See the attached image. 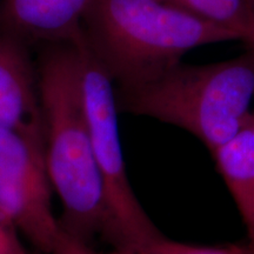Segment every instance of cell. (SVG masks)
Here are the masks:
<instances>
[{
  "instance_id": "cell-1",
  "label": "cell",
  "mask_w": 254,
  "mask_h": 254,
  "mask_svg": "<svg viewBox=\"0 0 254 254\" xmlns=\"http://www.w3.org/2000/svg\"><path fill=\"white\" fill-rule=\"evenodd\" d=\"M44 145L52 189L62 204L60 227L88 243L110 244L112 220L82 105L73 44H56L38 74Z\"/></svg>"
},
{
  "instance_id": "cell-2",
  "label": "cell",
  "mask_w": 254,
  "mask_h": 254,
  "mask_svg": "<svg viewBox=\"0 0 254 254\" xmlns=\"http://www.w3.org/2000/svg\"><path fill=\"white\" fill-rule=\"evenodd\" d=\"M82 34L117 87L151 80L196 47L241 40L158 0H92Z\"/></svg>"
},
{
  "instance_id": "cell-3",
  "label": "cell",
  "mask_w": 254,
  "mask_h": 254,
  "mask_svg": "<svg viewBox=\"0 0 254 254\" xmlns=\"http://www.w3.org/2000/svg\"><path fill=\"white\" fill-rule=\"evenodd\" d=\"M116 99L119 112L185 129L212 153L252 112L254 50L207 65L179 62L151 80L116 86Z\"/></svg>"
},
{
  "instance_id": "cell-4",
  "label": "cell",
  "mask_w": 254,
  "mask_h": 254,
  "mask_svg": "<svg viewBox=\"0 0 254 254\" xmlns=\"http://www.w3.org/2000/svg\"><path fill=\"white\" fill-rule=\"evenodd\" d=\"M74 45L82 105L112 220L110 245L127 249L164 237L134 194L124 160L114 81L84 38Z\"/></svg>"
},
{
  "instance_id": "cell-5",
  "label": "cell",
  "mask_w": 254,
  "mask_h": 254,
  "mask_svg": "<svg viewBox=\"0 0 254 254\" xmlns=\"http://www.w3.org/2000/svg\"><path fill=\"white\" fill-rule=\"evenodd\" d=\"M52 190L43 125L0 128V214L47 254L62 230L53 214Z\"/></svg>"
},
{
  "instance_id": "cell-6",
  "label": "cell",
  "mask_w": 254,
  "mask_h": 254,
  "mask_svg": "<svg viewBox=\"0 0 254 254\" xmlns=\"http://www.w3.org/2000/svg\"><path fill=\"white\" fill-rule=\"evenodd\" d=\"M92 0H0V32L27 40L71 44L81 40Z\"/></svg>"
},
{
  "instance_id": "cell-7",
  "label": "cell",
  "mask_w": 254,
  "mask_h": 254,
  "mask_svg": "<svg viewBox=\"0 0 254 254\" xmlns=\"http://www.w3.org/2000/svg\"><path fill=\"white\" fill-rule=\"evenodd\" d=\"M40 125L39 84L25 43L0 33V128Z\"/></svg>"
},
{
  "instance_id": "cell-8",
  "label": "cell",
  "mask_w": 254,
  "mask_h": 254,
  "mask_svg": "<svg viewBox=\"0 0 254 254\" xmlns=\"http://www.w3.org/2000/svg\"><path fill=\"white\" fill-rule=\"evenodd\" d=\"M219 173L230 190L254 247V112L240 128L212 152Z\"/></svg>"
},
{
  "instance_id": "cell-9",
  "label": "cell",
  "mask_w": 254,
  "mask_h": 254,
  "mask_svg": "<svg viewBox=\"0 0 254 254\" xmlns=\"http://www.w3.org/2000/svg\"><path fill=\"white\" fill-rule=\"evenodd\" d=\"M202 20L236 32L247 41L251 25L249 0H158Z\"/></svg>"
},
{
  "instance_id": "cell-10",
  "label": "cell",
  "mask_w": 254,
  "mask_h": 254,
  "mask_svg": "<svg viewBox=\"0 0 254 254\" xmlns=\"http://www.w3.org/2000/svg\"><path fill=\"white\" fill-rule=\"evenodd\" d=\"M104 254H254V247L250 244L249 246H196L161 237L142 245L112 250Z\"/></svg>"
},
{
  "instance_id": "cell-11",
  "label": "cell",
  "mask_w": 254,
  "mask_h": 254,
  "mask_svg": "<svg viewBox=\"0 0 254 254\" xmlns=\"http://www.w3.org/2000/svg\"><path fill=\"white\" fill-rule=\"evenodd\" d=\"M18 233L17 228L0 214V254H27Z\"/></svg>"
},
{
  "instance_id": "cell-12",
  "label": "cell",
  "mask_w": 254,
  "mask_h": 254,
  "mask_svg": "<svg viewBox=\"0 0 254 254\" xmlns=\"http://www.w3.org/2000/svg\"><path fill=\"white\" fill-rule=\"evenodd\" d=\"M62 228V227H60ZM51 254H97L90 249L88 243L79 239L64 231L63 228L59 232L55 247Z\"/></svg>"
},
{
  "instance_id": "cell-13",
  "label": "cell",
  "mask_w": 254,
  "mask_h": 254,
  "mask_svg": "<svg viewBox=\"0 0 254 254\" xmlns=\"http://www.w3.org/2000/svg\"><path fill=\"white\" fill-rule=\"evenodd\" d=\"M250 2V9H251V25H250V33L249 38H247L246 43L252 45L254 50V0H249Z\"/></svg>"
}]
</instances>
